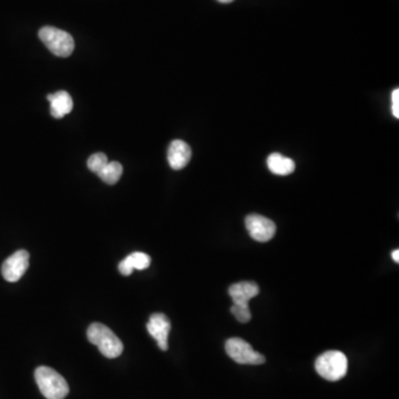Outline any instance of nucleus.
<instances>
[{"mask_svg": "<svg viewBox=\"0 0 399 399\" xmlns=\"http://www.w3.org/2000/svg\"><path fill=\"white\" fill-rule=\"evenodd\" d=\"M86 336L107 359H116L123 352V344L120 338L103 324H91L86 331Z\"/></svg>", "mask_w": 399, "mask_h": 399, "instance_id": "nucleus-1", "label": "nucleus"}, {"mask_svg": "<svg viewBox=\"0 0 399 399\" xmlns=\"http://www.w3.org/2000/svg\"><path fill=\"white\" fill-rule=\"evenodd\" d=\"M36 383L47 399H65L69 394L67 380L50 367L40 366L35 372Z\"/></svg>", "mask_w": 399, "mask_h": 399, "instance_id": "nucleus-2", "label": "nucleus"}, {"mask_svg": "<svg viewBox=\"0 0 399 399\" xmlns=\"http://www.w3.org/2000/svg\"><path fill=\"white\" fill-rule=\"evenodd\" d=\"M315 368L321 377L329 382H338L347 372V357L342 352H326L316 359Z\"/></svg>", "mask_w": 399, "mask_h": 399, "instance_id": "nucleus-3", "label": "nucleus"}, {"mask_svg": "<svg viewBox=\"0 0 399 399\" xmlns=\"http://www.w3.org/2000/svg\"><path fill=\"white\" fill-rule=\"evenodd\" d=\"M39 38L43 45L58 57H69L75 50V40L73 36L58 28L50 26L41 28L39 30Z\"/></svg>", "mask_w": 399, "mask_h": 399, "instance_id": "nucleus-4", "label": "nucleus"}, {"mask_svg": "<svg viewBox=\"0 0 399 399\" xmlns=\"http://www.w3.org/2000/svg\"><path fill=\"white\" fill-rule=\"evenodd\" d=\"M225 351L239 364L261 365L265 363V357L254 351L248 342L240 338H229L225 342Z\"/></svg>", "mask_w": 399, "mask_h": 399, "instance_id": "nucleus-5", "label": "nucleus"}, {"mask_svg": "<svg viewBox=\"0 0 399 399\" xmlns=\"http://www.w3.org/2000/svg\"><path fill=\"white\" fill-rule=\"evenodd\" d=\"M246 225L250 236L257 242H269L276 233V223L259 214L246 216Z\"/></svg>", "mask_w": 399, "mask_h": 399, "instance_id": "nucleus-6", "label": "nucleus"}, {"mask_svg": "<svg viewBox=\"0 0 399 399\" xmlns=\"http://www.w3.org/2000/svg\"><path fill=\"white\" fill-rule=\"evenodd\" d=\"M28 267H29V253L24 250H20L3 262L1 273L7 282L15 283L24 276Z\"/></svg>", "mask_w": 399, "mask_h": 399, "instance_id": "nucleus-7", "label": "nucleus"}, {"mask_svg": "<svg viewBox=\"0 0 399 399\" xmlns=\"http://www.w3.org/2000/svg\"><path fill=\"white\" fill-rule=\"evenodd\" d=\"M146 329L149 334L157 340L160 349L167 351V338L171 331V322L167 316L162 313L152 314L146 324Z\"/></svg>", "mask_w": 399, "mask_h": 399, "instance_id": "nucleus-8", "label": "nucleus"}, {"mask_svg": "<svg viewBox=\"0 0 399 399\" xmlns=\"http://www.w3.org/2000/svg\"><path fill=\"white\" fill-rule=\"evenodd\" d=\"M192 151L188 143L173 140L167 149V162L173 170H182L191 160Z\"/></svg>", "mask_w": 399, "mask_h": 399, "instance_id": "nucleus-9", "label": "nucleus"}, {"mask_svg": "<svg viewBox=\"0 0 399 399\" xmlns=\"http://www.w3.org/2000/svg\"><path fill=\"white\" fill-rule=\"evenodd\" d=\"M259 293V286L253 282H240L229 286V294L232 299L233 305L248 306L252 299Z\"/></svg>", "mask_w": 399, "mask_h": 399, "instance_id": "nucleus-10", "label": "nucleus"}, {"mask_svg": "<svg viewBox=\"0 0 399 399\" xmlns=\"http://www.w3.org/2000/svg\"><path fill=\"white\" fill-rule=\"evenodd\" d=\"M47 99L50 103V114L56 119H61L73 110V101L67 91H58L48 95Z\"/></svg>", "mask_w": 399, "mask_h": 399, "instance_id": "nucleus-11", "label": "nucleus"}, {"mask_svg": "<svg viewBox=\"0 0 399 399\" xmlns=\"http://www.w3.org/2000/svg\"><path fill=\"white\" fill-rule=\"evenodd\" d=\"M151 264V259L148 254L135 252L130 254L123 261L120 262L119 271L122 276H129L133 270H146Z\"/></svg>", "mask_w": 399, "mask_h": 399, "instance_id": "nucleus-12", "label": "nucleus"}, {"mask_svg": "<svg viewBox=\"0 0 399 399\" xmlns=\"http://www.w3.org/2000/svg\"><path fill=\"white\" fill-rule=\"evenodd\" d=\"M267 167L276 176H289L295 171V162L280 153H272L267 158Z\"/></svg>", "mask_w": 399, "mask_h": 399, "instance_id": "nucleus-13", "label": "nucleus"}, {"mask_svg": "<svg viewBox=\"0 0 399 399\" xmlns=\"http://www.w3.org/2000/svg\"><path fill=\"white\" fill-rule=\"evenodd\" d=\"M123 167L121 163L116 161L109 162L108 165L103 167V170L98 174L105 183L114 186L121 178Z\"/></svg>", "mask_w": 399, "mask_h": 399, "instance_id": "nucleus-14", "label": "nucleus"}, {"mask_svg": "<svg viewBox=\"0 0 399 399\" xmlns=\"http://www.w3.org/2000/svg\"><path fill=\"white\" fill-rule=\"evenodd\" d=\"M109 160L103 152H98V153L92 154L91 157L88 159V167L92 172L96 174H99L103 170V167L108 165Z\"/></svg>", "mask_w": 399, "mask_h": 399, "instance_id": "nucleus-15", "label": "nucleus"}, {"mask_svg": "<svg viewBox=\"0 0 399 399\" xmlns=\"http://www.w3.org/2000/svg\"><path fill=\"white\" fill-rule=\"evenodd\" d=\"M231 312L235 316V319H238L240 323H248L251 321L252 313L250 310V306H239V305H232Z\"/></svg>", "mask_w": 399, "mask_h": 399, "instance_id": "nucleus-16", "label": "nucleus"}, {"mask_svg": "<svg viewBox=\"0 0 399 399\" xmlns=\"http://www.w3.org/2000/svg\"><path fill=\"white\" fill-rule=\"evenodd\" d=\"M391 101H393V114H394L395 118L398 119L399 118V89H395L393 91V95H391Z\"/></svg>", "mask_w": 399, "mask_h": 399, "instance_id": "nucleus-17", "label": "nucleus"}, {"mask_svg": "<svg viewBox=\"0 0 399 399\" xmlns=\"http://www.w3.org/2000/svg\"><path fill=\"white\" fill-rule=\"evenodd\" d=\"M391 257H393V259H394L396 263L399 262V250H395L393 253H391Z\"/></svg>", "mask_w": 399, "mask_h": 399, "instance_id": "nucleus-18", "label": "nucleus"}, {"mask_svg": "<svg viewBox=\"0 0 399 399\" xmlns=\"http://www.w3.org/2000/svg\"><path fill=\"white\" fill-rule=\"evenodd\" d=\"M218 1L221 3H232V1H234V0H218Z\"/></svg>", "mask_w": 399, "mask_h": 399, "instance_id": "nucleus-19", "label": "nucleus"}]
</instances>
